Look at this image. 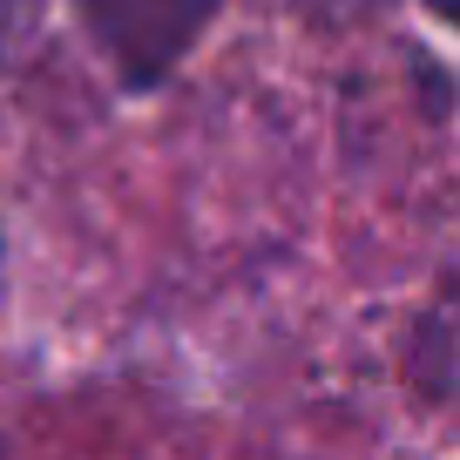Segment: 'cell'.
<instances>
[{
    "label": "cell",
    "mask_w": 460,
    "mask_h": 460,
    "mask_svg": "<svg viewBox=\"0 0 460 460\" xmlns=\"http://www.w3.org/2000/svg\"><path fill=\"white\" fill-rule=\"evenodd\" d=\"M305 14L312 21H373V14H393V7H400V0H298Z\"/></svg>",
    "instance_id": "obj_3"
},
{
    "label": "cell",
    "mask_w": 460,
    "mask_h": 460,
    "mask_svg": "<svg viewBox=\"0 0 460 460\" xmlns=\"http://www.w3.org/2000/svg\"><path fill=\"white\" fill-rule=\"evenodd\" d=\"M82 41L109 68L122 102H156L197 61L230 0H68Z\"/></svg>",
    "instance_id": "obj_1"
},
{
    "label": "cell",
    "mask_w": 460,
    "mask_h": 460,
    "mask_svg": "<svg viewBox=\"0 0 460 460\" xmlns=\"http://www.w3.org/2000/svg\"><path fill=\"white\" fill-rule=\"evenodd\" d=\"M406 366H420V393H427L433 406L454 400V298H447V285L433 291V305L413 318V332H406Z\"/></svg>",
    "instance_id": "obj_2"
}]
</instances>
